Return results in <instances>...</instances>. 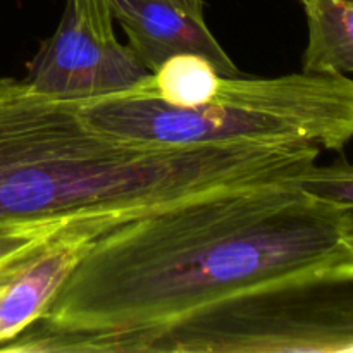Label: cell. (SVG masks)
Instances as JSON below:
<instances>
[{
  "instance_id": "3",
  "label": "cell",
  "mask_w": 353,
  "mask_h": 353,
  "mask_svg": "<svg viewBox=\"0 0 353 353\" xmlns=\"http://www.w3.org/2000/svg\"><path fill=\"white\" fill-rule=\"evenodd\" d=\"M74 105L100 133L161 147L316 145L343 150L353 138V78L331 72L221 76L212 99L196 107L121 95Z\"/></svg>"
},
{
  "instance_id": "8",
  "label": "cell",
  "mask_w": 353,
  "mask_h": 353,
  "mask_svg": "<svg viewBox=\"0 0 353 353\" xmlns=\"http://www.w3.org/2000/svg\"><path fill=\"white\" fill-rule=\"evenodd\" d=\"M221 74L212 62L196 54H176L165 59L154 72L116 95L147 99L176 107H196L216 93Z\"/></svg>"
},
{
  "instance_id": "1",
  "label": "cell",
  "mask_w": 353,
  "mask_h": 353,
  "mask_svg": "<svg viewBox=\"0 0 353 353\" xmlns=\"http://www.w3.org/2000/svg\"><path fill=\"white\" fill-rule=\"evenodd\" d=\"M353 264V209L302 183L190 199L116 224L0 352H102L210 305Z\"/></svg>"
},
{
  "instance_id": "7",
  "label": "cell",
  "mask_w": 353,
  "mask_h": 353,
  "mask_svg": "<svg viewBox=\"0 0 353 353\" xmlns=\"http://www.w3.org/2000/svg\"><path fill=\"white\" fill-rule=\"evenodd\" d=\"M307 17L303 72L353 74V0H300Z\"/></svg>"
},
{
  "instance_id": "2",
  "label": "cell",
  "mask_w": 353,
  "mask_h": 353,
  "mask_svg": "<svg viewBox=\"0 0 353 353\" xmlns=\"http://www.w3.org/2000/svg\"><path fill=\"white\" fill-rule=\"evenodd\" d=\"M285 145L161 147L109 137L74 102L0 78V255L90 217L130 221L190 199L288 183Z\"/></svg>"
},
{
  "instance_id": "5",
  "label": "cell",
  "mask_w": 353,
  "mask_h": 353,
  "mask_svg": "<svg viewBox=\"0 0 353 353\" xmlns=\"http://www.w3.org/2000/svg\"><path fill=\"white\" fill-rule=\"evenodd\" d=\"M121 221L90 217L52 236L0 255V347L41 319L61 286L93 247Z\"/></svg>"
},
{
  "instance_id": "4",
  "label": "cell",
  "mask_w": 353,
  "mask_h": 353,
  "mask_svg": "<svg viewBox=\"0 0 353 353\" xmlns=\"http://www.w3.org/2000/svg\"><path fill=\"white\" fill-rule=\"evenodd\" d=\"M148 74L117 40L109 0H68L57 30L26 64L24 81L54 100L83 102L126 92Z\"/></svg>"
},
{
  "instance_id": "6",
  "label": "cell",
  "mask_w": 353,
  "mask_h": 353,
  "mask_svg": "<svg viewBox=\"0 0 353 353\" xmlns=\"http://www.w3.org/2000/svg\"><path fill=\"white\" fill-rule=\"evenodd\" d=\"M128 45L154 72L176 54H196L212 62L221 76H240L203 14V0H109Z\"/></svg>"
}]
</instances>
